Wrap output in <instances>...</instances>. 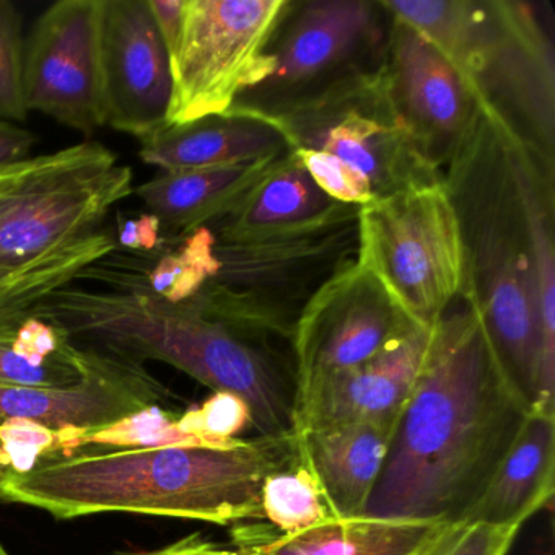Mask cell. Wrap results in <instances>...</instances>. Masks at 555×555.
Listing matches in <instances>:
<instances>
[{
	"mask_svg": "<svg viewBox=\"0 0 555 555\" xmlns=\"http://www.w3.org/2000/svg\"><path fill=\"white\" fill-rule=\"evenodd\" d=\"M444 167L463 242V297L522 404L555 415V162L480 95L476 121Z\"/></svg>",
	"mask_w": 555,
	"mask_h": 555,
	"instance_id": "obj_1",
	"label": "cell"
},
{
	"mask_svg": "<svg viewBox=\"0 0 555 555\" xmlns=\"http://www.w3.org/2000/svg\"><path fill=\"white\" fill-rule=\"evenodd\" d=\"M531 414L464 297L435 323L363 516L460 525Z\"/></svg>",
	"mask_w": 555,
	"mask_h": 555,
	"instance_id": "obj_2",
	"label": "cell"
},
{
	"mask_svg": "<svg viewBox=\"0 0 555 555\" xmlns=\"http://www.w3.org/2000/svg\"><path fill=\"white\" fill-rule=\"evenodd\" d=\"M108 287L66 285L35 310L82 346L175 366L212 391L240 396L259 437L294 431L295 373L261 337L207 317L193 300L170 304L149 288L145 266L113 264L108 256L83 274Z\"/></svg>",
	"mask_w": 555,
	"mask_h": 555,
	"instance_id": "obj_3",
	"label": "cell"
},
{
	"mask_svg": "<svg viewBox=\"0 0 555 555\" xmlns=\"http://www.w3.org/2000/svg\"><path fill=\"white\" fill-rule=\"evenodd\" d=\"M297 460L294 435L240 438L229 447L80 450L11 473L0 500L57 519L132 513L233 526L262 521L266 477Z\"/></svg>",
	"mask_w": 555,
	"mask_h": 555,
	"instance_id": "obj_4",
	"label": "cell"
},
{
	"mask_svg": "<svg viewBox=\"0 0 555 555\" xmlns=\"http://www.w3.org/2000/svg\"><path fill=\"white\" fill-rule=\"evenodd\" d=\"M255 112L282 132L288 151L323 152L362 175L375 201L443 181L399 113L385 53L372 66Z\"/></svg>",
	"mask_w": 555,
	"mask_h": 555,
	"instance_id": "obj_5",
	"label": "cell"
},
{
	"mask_svg": "<svg viewBox=\"0 0 555 555\" xmlns=\"http://www.w3.org/2000/svg\"><path fill=\"white\" fill-rule=\"evenodd\" d=\"M357 242V261L414 323L435 326L463 297V242L443 181L360 207Z\"/></svg>",
	"mask_w": 555,
	"mask_h": 555,
	"instance_id": "obj_6",
	"label": "cell"
},
{
	"mask_svg": "<svg viewBox=\"0 0 555 555\" xmlns=\"http://www.w3.org/2000/svg\"><path fill=\"white\" fill-rule=\"evenodd\" d=\"M134 194V173L99 142L35 157L0 194V266L18 268L99 232L113 207Z\"/></svg>",
	"mask_w": 555,
	"mask_h": 555,
	"instance_id": "obj_7",
	"label": "cell"
},
{
	"mask_svg": "<svg viewBox=\"0 0 555 555\" xmlns=\"http://www.w3.org/2000/svg\"><path fill=\"white\" fill-rule=\"evenodd\" d=\"M291 5V0H184L165 128L227 115L240 96L264 82L274 67L269 44Z\"/></svg>",
	"mask_w": 555,
	"mask_h": 555,
	"instance_id": "obj_8",
	"label": "cell"
},
{
	"mask_svg": "<svg viewBox=\"0 0 555 555\" xmlns=\"http://www.w3.org/2000/svg\"><path fill=\"white\" fill-rule=\"evenodd\" d=\"M467 76L519 135L555 162L554 35L539 5L486 0Z\"/></svg>",
	"mask_w": 555,
	"mask_h": 555,
	"instance_id": "obj_9",
	"label": "cell"
},
{
	"mask_svg": "<svg viewBox=\"0 0 555 555\" xmlns=\"http://www.w3.org/2000/svg\"><path fill=\"white\" fill-rule=\"evenodd\" d=\"M385 15L383 5L370 0L292 2L269 44L271 76L235 105L272 108L372 66L383 57L373 53H382L388 38L379 28Z\"/></svg>",
	"mask_w": 555,
	"mask_h": 555,
	"instance_id": "obj_10",
	"label": "cell"
},
{
	"mask_svg": "<svg viewBox=\"0 0 555 555\" xmlns=\"http://www.w3.org/2000/svg\"><path fill=\"white\" fill-rule=\"evenodd\" d=\"M414 324L365 266L344 262L318 285L295 323L297 392L366 362Z\"/></svg>",
	"mask_w": 555,
	"mask_h": 555,
	"instance_id": "obj_11",
	"label": "cell"
},
{
	"mask_svg": "<svg viewBox=\"0 0 555 555\" xmlns=\"http://www.w3.org/2000/svg\"><path fill=\"white\" fill-rule=\"evenodd\" d=\"M103 0H60L38 18L25 51L28 113L92 135L106 126L103 108Z\"/></svg>",
	"mask_w": 555,
	"mask_h": 555,
	"instance_id": "obj_12",
	"label": "cell"
},
{
	"mask_svg": "<svg viewBox=\"0 0 555 555\" xmlns=\"http://www.w3.org/2000/svg\"><path fill=\"white\" fill-rule=\"evenodd\" d=\"M86 347V373L79 382L50 388L0 386V422L28 418L60 431L63 454H70L76 438L173 399L142 362Z\"/></svg>",
	"mask_w": 555,
	"mask_h": 555,
	"instance_id": "obj_13",
	"label": "cell"
},
{
	"mask_svg": "<svg viewBox=\"0 0 555 555\" xmlns=\"http://www.w3.org/2000/svg\"><path fill=\"white\" fill-rule=\"evenodd\" d=\"M389 18L385 64L396 105L425 157L443 171L476 121L480 92L414 28Z\"/></svg>",
	"mask_w": 555,
	"mask_h": 555,
	"instance_id": "obj_14",
	"label": "cell"
},
{
	"mask_svg": "<svg viewBox=\"0 0 555 555\" xmlns=\"http://www.w3.org/2000/svg\"><path fill=\"white\" fill-rule=\"evenodd\" d=\"M100 56L106 125L139 141L165 129L173 80L147 0H103Z\"/></svg>",
	"mask_w": 555,
	"mask_h": 555,
	"instance_id": "obj_15",
	"label": "cell"
},
{
	"mask_svg": "<svg viewBox=\"0 0 555 555\" xmlns=\"http://www.w3.org/2000/svg\"><path fill=\"white\" fill-rule=\"evenodd\" d=\"M431 336L434 326L414 324L366 362L298 391L294 434L347 422L396 424L421 375Z\"/></svg>",
	"mask_w": 555,
	"mask_h": 555,
	"instance_id": "obj_16",
	"label": "cell"
},
{
	"mask_svg": "<svg viewBox=\"0 0 555 555\" xmlns=\"http://www.w3.org/2000/svg\"><path fill=\"white\" fill-rule=\"evenodd\" d=\"M360 207L337 203L288 151L240 206L216 227L217 242L317 235L357 222Z\"/></svg>",
	"mask_w": 555,
	"mask_h": 555,
	"instance_id": "obj_17",
	"label": "cell"
},
{
	"mask_svg": "<svg viewBox=\"0 0 555 555\" xmlns=\"http://www.w3.org/2000/svg\"><path fill=\"white\" fill-rule=\"evenodd\" d=\"M395 427L359 421L294 434L297 460L317 480L334 518L363 516Z\"/></svg>",
	"mask_w": 555,
	"mask_h": 555,
	"instance_id": "obj_18",
	"label": "cell"
},
{
	"mask_svg": "<svg viewBox=\"0 0 555 555\" xmlns=\"http://www.w3.org/2000/svg\"><path fill=\"white\" fill-rule=\"evenodd\" d=\"M450 525L415 519L331 518L295 534L266 522L232 526L233 547L243 555H418Z\"/></svg>",
	"mask_w": 555,
	"mask_h": 555,
	"instance_id": "obj_19",
	"label": "cell"
},
{
	"mask_svg": "<svg viewBox=\"0 0 555 555\" xmlns=\"http://www.w3.org/2000/svg\"><path fill=\"white\" fill-rule=\"evenodd\" d=\"M141 144V160L162 171L227 167L288 152L282 132L243 106H233L227 115L162 129Z\"/></svg>",
	"mask_w": 555,
	"mask_h": 555,
	"instance_id": "obj_20",
	"label": "cell"
},
{
	"mask_svg": "<svg viewBox=\"0 0 555 555\" xmlns=\"http://www.w3.org/2000/svg\"><path fill=\"white\" fill-rule=\"evenodd\" d=\"M285 154L227 167L162 171L134 186V194L160 220L162 230L188 235L229 217Z\"/></svg>",
	"mask_w": 555,
	"mask_h": 555,
	"instance_id": "obj_21",
	"label": "cell"
},
{
	"mask_svg": "<svg viewBox=\"0 0 555 555\" xmlns=\"http://www.w3.org/2000/svg\"><path fill=\"white\" fill-rule=\"evenodd\" d=\"M554 490L555 415L531 412L464 522L521 528Z\"/></svg>",
	"mask_w": 555,
	"mask_h": 555,
	"instance_id": "obj_22",
	"label": "cell"
},
{
	"mask_svg": "<svg viewBox=\"0 0 555 555\" xmlns=\"http://www.w3.org/2000/svg\"><path fill=\"white\" fill-rule=\"evenodd\" d=\"M115 251V235L100 229L18 268L0 266V343H11L18 326L34 317L48 297L80 281L92 266Z\"/></svg>",
	"mask_w": 555,
	"mask_h": 555,
	"instance_id": "obj_23",
	"label": "cell"
},
{
	"mask_svg": "<svg viewBox=\"0 0 555 555\" xmlns=\"http://www.w3.org/2000/svg\"><path fill=\"white\" fill-rule=\"evenodd\" d=\"M379 4L389 15L414 28L466 74L482 30L483 2L382 0Z\"/></svg>",
	"mask_w": 555,
	"mask_h": 555,
	"instance_id": "obj_24",
	"label": "cell"
},
{
	"mask_svg": "<svg viewBox=\"0 0 555 555\" xmlns=\"http://www.w3.org/2000/svg\"><path fill=\"white\" fill-rule=\"evenodd\" d=\"M216 246L210 227L188 233L177 249L164 253L145 268L149 288L170 304L193 300L207 284L216 281L222 268Z\"/></svg>",
	"mask_w": 555,
	"mask_h": 555,
	"instance_id": "obj_25",
	"label": "cell"
},
{
	"mask_svg": "<svg viewBox=\"0 0 555 555\" xmlns=\"http://www.w3.org/2000/svg\"><path fill=\"white\" fill-rule=\"evenodd\" d=\"M261 513L262 521L282 534H295L334 518L317 480L298 460L266 477Z\"/></svg>",
	"mask_w": 555,
	"mask_h": 555,
	"instance_id": "obj_26",
	"label": "cell"
},
{
	"mask_svg": "<svg viewBox=\"0 0 555 555\" xmlns=\"http://www.w3.org/2000/svg\"><path fill=\"white\" fill-rule=\"evenodd\" d=\"M178 417L165 411L162 405H152L121 418L109 427L76 438L70 454L86 448L102 450H141V448L164 447H209L197 438L184 434L178 427ZM219 448V447H212ZM66 456V454H64Z\"/></svg>",
	"mask_w": 555,
	"mask_h": 555,
	"instance_id": "obj_27",
	"label": "cell"
},
{
	"mask_svg": "<svg viewBox=\"0 0 555 555\" xmlns=\"http://www.w3.org/2000/svg\"><path fill=\"white\" fill-rule=\"evenodd\" d=\"M177 422L184 434L209 447H229L251 427V412L240 396L214 391L203 404L188 409Z\"/></svg>",
	"mask_w": 555,
	"mask_h": 555,
	"instance_id": "obj_28",
	"label": "cell"
},
{
	"mask_svg": "<svg viewBox=\"0 0 555 555\" xmlns=\"http://www.w3.org/2000/svg\"><path fill=\"white\" fill-rule=\"evenodd\" d=\"M24 63L21 14L12 2L0 0V119H27Z\"/></svg>",
	"mask_w": 555,
	"mask_h": 555,
	"instance_id": "obj_29",
	"label": "cell"
},
{
	"mask_svg": "<svg viewBox=\"0 0 555 555\" xmlns=\"http://www.w3.org/2000/svg\"><path fill=\"white\" fill-rule=\"evenodd\" d=\"M63 454V435L28 418L0 422V463L11 473H28L44 457Z\"/></svg>",
	"mask_w": 555,
	"mask_h": 555,
	"instance_id": "obj_30",
	"label": "cell"
},
{
	"mask_svg": "<svg viewBox=\"0 0 555 555\" xmlns=\"http://www.w3.org/2000/svg\"><path fill=\"white\" fill-rule=\"evenodd\" d=\"M521 528H496L482 522L450 525L418 555H508Z\"/></svg>",
	"mask_w": 555,
	"mask_h": 555,
	"instance_id": "obj_31",
	"label": "cell"
},
{
	"mask_svg": "<svg viewBox=\"0 0 555 555\" xmlns=\"http://www.w3.org/2000/svg\"><path fill=\"white\" fill-rule=\"evenodd\" d=\"M300 158L314 183L337 203L362 207L375 201L369 181L339 158L314 151H291Z\"/></svg>",
	"mask_w": 555,
	"mask_h": 555,
	"instance_id": "obj_32",
	"label": "cell"
},
{
	"mask_svg": "<svg viewBox=\"0 0 555 555\" xmlns=\"http://www.w3.org/2000/svg\"><path fill=\"white\" fill-rule=\"evenodd\" d=\"M162 223L154 214L121 217L115 235L116 248L129 251L154 253L160 246Z\"/></svg>",
	"mask_w": 555,
	"mask_h": 555,
	"instance_id": "obj_33",
	"label": "cell"
},
{
	"mask_svg": "<svg viewBox=\"0 0 555 555\" xmlns=\"http://www.w3.org/2000/svg\"><path fill=\"white\" fill-rule=\"evenodd\" d=\"M147 4L167 48L168 57H171L183 30L184 0H147Z\"/></svg>",
	"mask_w": 555,
	"mask_h": 555,
	"instance_id": "obj_34",
	"label": "cell"
},
{
	"mask_svg": "<svg viewBox=\"0 0 555 555\" xmlns=\"http://www.w3.org/2000/svg\"><path fill=\"white\" fill-rule=\"evenodd\" d=\"M116 555H243L235 547L217 544L201 532L184 535L165 547L154 551L119 552Z\"/></svg>",
	"mask_w": 555,
	"mask_h": 555,
	"instance_id": "obj_35",
	"label": "cell"
},
{
	"mask_svg": "<svg viewBox=\"0 0 555 555\" xmlns=\"http://www.w3.org/2000/svg\"><path fill=\"white\" fill-rule=\"evenodd\" d=\"M35 145V135L14 122L0 119V168L27 160Z\"/></svg>",
	"mask_w": 555,
	"mask_h": 555,
	"instance_id": "obj_36",
	"label": "cell"
},
{
	"mask_svg": "<svg viewBox=\"0 0 555 555\" xmlns=\"http://www.w3.org/2000/svg\"><path fill=\"white\" fill-rule=\"evenodd\" d=\"M34 165L35 157H30L27 160L18 162V164L0 168V194H4L5 191L15 186L34 168Z\"/></svg>",
	"mask_w": 555,
	"mask_h": 555,
	"instance_id": "obj_37",
	"label": "cell"
},
{
	"mask_svg": "<svg viewBox=\"0 0 555 555\" xmlns=\"http://www.w3.org/2000/svg\"><path fill=\"white\" fill-rule=\"evenodd\" d=\"M9 469L4 464L0 463V483L4 482L5 476H8Z\"/></svg>",
	"mask_w": 555,
	"mask_h": 555,
	"instance_id": "obj_38",
	"label": "cell"
},
{
	"mask_svg": "<svg viewBox=\"0 0 555 555\" xmlns=\"http://www.w3.org/2000/svg\"><path fill=\"white\" fill-rule=\"evenodd\" d=\"M0 555H11L8 551H5L4 545L0 544Z\"/></svg>",
	"mask_w": 555,
	"mask_h": 555,
	"instance_id": "obj_39",
	"label": "cell"
}]
</instances>
